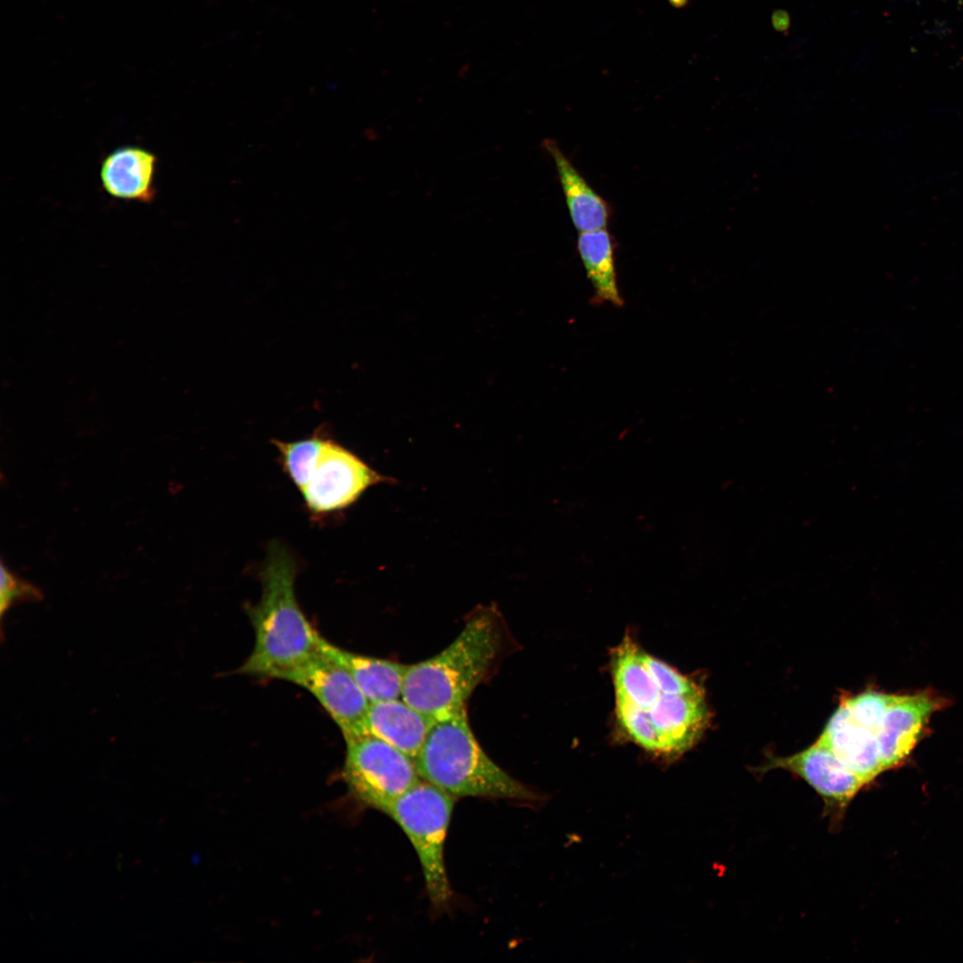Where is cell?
<instances>
[{"label":"cell","mask_w":963,"mask_h":963,"mask_svg":"<svg viewBox=\"0 0 963 963\" xmlns=\"http://www.w3.org/2000/svg\"><path fill=\"white\" fill-rule=\"evenodd\" d=\"M866 784L885 771L877 734L859 724L842 703L818 739Z\"/></svg>","instance_id":"11"},{"label":"cell","mask_w":963,"mask_h":963,"mask_svg":"<svg viewBox=\"0 0 963 963\" xmlns=\"http://www.w3.org/2000/svg\"><path fill=\"white\" fill-rule=\"evenodd\" d=\"M433 722L403 699L396 698L370 703L366 729L415 761Z\"/></svg>","instance_id":"13"},{"label":"cell","mask_w":963,"mask_h":963,"mask_svg":"<svg viewBox=\"0 0 963 963\" xmlns=\"http://www.w3.org/2000/svg\"><path fill=\"white\" fill-rule=\"evenodd\" d=\"M314 696L341 729L345 740L368 734L370 702L349 671L322 649L286 679Z\"/></svg>","instance_id":"8"},{"label":"cell","mask_w":963,"mask_h":963,"mask_svg":"<svg viewBox=\"0 0 963 963\" xmlns=\"http://www.w3.org/2000/svg\"><path fill=\"white\" fill-rule=\"evenodd\" d=\"M773 769L787 770L810 785L823 800L825 814L835 824L841 821L851 802L867 785L818 740L794 754L770 757L760 771Z\"/></svg>","instance_id":"9"},{"label":"cell","mask_w":963,"mask_h":963,"mask_svg":"<svg viewBox=\"0 0 963 963\" xmlns=\"http://www.w3.org/2000/svg\"><path fill=\"white\" fill-rule=\"evenodd\" d=\"M345 742L344 779L365 805L387 815L392 803L422 780L415 761L382 739L366 734Z\"/></svg>","instance_id":"6"},{"label":"cell","mask_w":963,"mask_h":963,"mask_svg":"<svg viewBox=\"0 0 963 963\" xmlns=\"http://www.w3.org/2000/svg\"><path fill=\"white\" fill-rule=\"evenodd\" d=\"M157 160L152 152L143 147H119L102 161V185L115 199L150 203L156 195Z\"/></svg>","instance_id":"12"},{"label":"cell","mask_w":963,"mask_h":963,"mask_svg":"<svg viewBox=\"0 0 963 963\" xmlns=\"http://www.w3.org/2000/svg\"><path fill=\"white\" fill-rule=\"evenodd\" d=\"M296 562L286 547L271 542L259 574L260 599L247 606L255 641L241 672L286 680L321 652L325 638L309 621L296 598Z\"/></svg>","instance_id":"2"},{"label":"cell","mask_w":963,"mask_h":963,"mask_svg":"<svg viewBox=\"0 0 963 963\" xmlns=\"http://www.w3.org/2000/svg\"><path fill=\"white\" fill-rule=\"evenodd\" d=\"M896 697L895 695L866 691L843 703L854 720L877 734L888 707Z\"/></svg>","instance_id":"18"},{"label":"cell","mask_w":963,"mask_h":963,"mask_svg":"<svg viewBox=\"0 0 963 963\" xmlns=\"http://www.w3.org/2000/svg\"><path fill=\"white\" fill-rule=\"evenodd\" d=\"M322 651L349 671L370 703L401 697L406 664L347 651L325 639Z\"/></svg>","instance_id":"15"},{"label":"cell","mask_w":963,"mask_h":963,"mask_svg":"<svg viewBox=\"0 0 963 963\" xmlns=\"http://www.w3.org/2000/svg\"><path fill=\"white\" fill-rule=\"evenodd\" d=\"M502 645L498 615L476 613L442 651L407 665L400 698L434 721L456 713L488 675Z\"/></svg>","instance_id":"3"},{"label":"cell","mask_w":963,"mask_h":963,"mask_svg":"<svg viewBox=\"0 0 963 963\" xmlns=\"http://www.w3.org/2000/svg\"><path fill=\"white\" fill-rule=\"evenodd\" d=\"M542 146L554 161L575 228L579 233L605 228L610 215L605 201L591 188L555 140L547 138Z\"/></svg>","instance_id":"14"},{"label":"cell","mask_w":963,"mask_h":963,"mask_svg":"<svg viewBox=\"0 0 963 963\" xmlns=\"http://www.w3.org/2000/svg\"><path fill=\"white\" fill-rule=\"evenodd\" d=\"M618 734L649 754L679 759L705 731L710 712L703 687L643 649L630 635L610 655Z\"/></svg>","instance_id":"1"},{"label":"cell","mask_w":963,"mask_h":963,"mask_svg":"<svg viewBox=\"0 0 963 963\" xmlns=\"http://www.w3.org/2000/svg\"><path fill=\"white\" fill-rule=\"evenodd\" d=\"M385 481L327 435L308 482L300 491L308 510L314 515H324L345 509L367 488Z\"/></svg>","instance_id":"7"},{"label":"cell","mask_w":963,"mask_h":963,"mask_svg":"<svg viewBox=\"0 0 963 963\" xmlns=\"http://www.w3.org/2000/svg\"><path fill=\"white\" fill-rule=\"evenodd\" d=\"M327 435L323 428H318L309 437L299 440H271L278 451L283 470L299 490L308 482L322 444Z\"/></svg>","instance_id":"17"},{"label":"cell","mask_w":963,"mask_h":963,"mask_svg":"<svg viewBox=\"0 0 963 963\" xmlns=\"http://www.w3.org/2000/svg\"><path fill=\"white\" fill-rule=\"evenodd\" d=\"M415 763L422 780L455 799L541 800L486 754L470 728L465 707L432 723Z\"/></svg>","instance_id":"4"},{"label":"cell","mask_w":963,"mask_h":963,"mask_svg":"<svg viewBox=\"0 0 963 963\" xmlns=\"http://www.w3.org/2000/svg\"><path fill=\"white\" fill-rule=\"evenodd\" d=\"M43 597L41 591L29 582L16 577L4 564H1V615L18 602L37 601Z\"/></svg>","instance_id":"19"},{"label":"cell","mask_w":963,"mask_h":963,"mask_svg":"<svg viewBox=\"0 0 963 963\" xmlns=\"http://www.w3.org/2000/svg\"><path fill=\"white\" fill-rule=\"evenodd\" d=\"M577 248L594 292V300L620 307L623 300L617 285L611 235L605 229L579 233Z\"/></svg>","instance_id":"16"},{"label":"cell","mask_w":963,"mask_h":963,"mask_svg":"<svg viewBox=\"0 0 963 963\" xmlns=\"http://www.w3.org/2000/svg\"><path fill=\"white\" fill-rule=\"evenodd\" d=\"M942 705L943 700L929 692L897 696L877 734L885 770L898 765L909 755L932 713Z\"/></svg>","instance_id":"10"},{"label":"cell","mask_w":963,"mask_h":963,"mask_svg":"<svg viewBox=\"0 0 963 963\" xmlns=\"http://www.w3.org/2000/svg\"><path fill=\"white\" fill-rule=\"evenodd\" d=\"M454 800L435 786L421 780L398 798L387 814L412 844L429 899L438 908L446 906L451 898L444 847Z\"/></svg>","instance_id":"5"}]
</instances>
